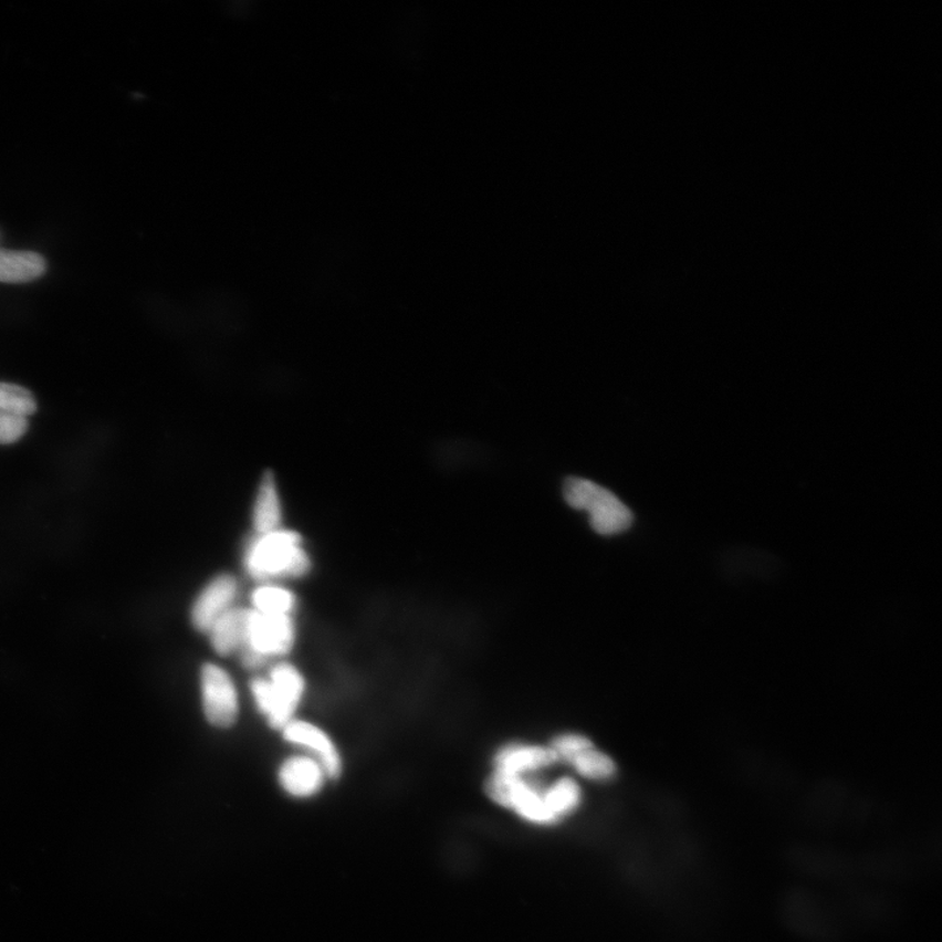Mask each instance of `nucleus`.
Returning <instances> with one entry per match:
<instances>
[{
  "label": "nucleus",
  "mask_w": 942,
  "mask_h": 942,
  "mask_svg": "<svg viewBox=\"0 0 942 942\" xmlns=\"http://www.w3.org/2000/svg\"><path fill=\"white\" fill-rule=\"evenodd\" d=\"M247 568L255 579L276 576H302L308 573L311 562L302 547V537L295 532L278 530L260 535L247 553Z\"/></svg>",
  "instance_id": "1"
},
{
  "label": "nucleus",
  "mask_w": 942,
  "mask_h": 942,
  "mask_svg": "<svg viewBox=\"0 0 942 942\" xmlns=\"http://www.w3.org/2000/svg\"><path fill=\"white\" fill-rule=\"evenodd\" d=\"M563 495L569 506L589 513L590 526L598 534L624 533L632 525L631 510L614 492L595 482L577 477L567 478Z\"/></svg>",
  "instance_id": "2"
},
{
  "label": "nucleus",
  "mask_w": 942,
  "mask_h": 942,
  "mask_svg": "<svg viewBox=\"0 0 942 942\" xmlns=\"http://www.w3.org/2000/svg\"><path fill=\"white\" fill-rule=\"evenodd\" d=\"M201 680L207 720L218 728H230L239 715L238 692L231 677L224 669L206 663Z\"/></svg>",
  "instance_id": "3"
},
{
  "label": "nucleus",
  "mask_w": 942,
  "mask_h": 942,
  "mask_svg": "<svg viewBox=\"0 0 942 942\" xmlns=\"http://www.w3.org/2000/svg\"><path fill=\"white\" fill-rule=\"evenodd\" d=\"M294 625L289 614L270 616L253 610L249 622L247 643L242 648L252 649L263 658L271 655L287 653L294 645Z\"/></svg>",
  "instance_id": "4"
},
{
  "label": "nucleus",
  "mask_w": 942,
  "mask_h": 942,
  "mask_svg": "<svg viewBox=\"0 0 942 942\" xmlns=\"http://www.w3.org/2000/svg\"><path fill=\"white\" fill-rule=\"evenodd\" d=\"M304 692V680L290 663H280L271 672L269 723L275 730H284L291 723Z\"/></svg>",
  "instance_id": "5"
},
{
  "label": "nucleus",
  "mask_w": 942,
  "mask_h": 942,
  "mask_svg": "<svg viewBox=\"0 0 942 942\" xmlns=\"http://www.w3.org/2000/svg\"><path fill=\"white\" fill-rule=\"evenodd\" d=\"M238 594V583L230 575L218 576L199 595L191 610V622L197 630L209 632L217 619L227 610Z\"/></svg>",
  "instance_id": "6"
},
{
  "label": "nucleus",
  "mask_w": 942,
  "mask_h": 942,
  "mask_svg": "<svg viewBox=\"0 0 942 942\" xmlns=\"http://www.w3.org/2000/svg\"><path fill=\"white\" fill-rule=\"evenodd\" d=\"M559 763L552 747L517 745L505 746L494 758V771L504 775L525 776Z\"/></svg>",
  "instance_id": "7"
},
{
  "label": "nucleus",
  "mask_w": 942,
  "mask_h": 942,
  "mask_svg": "<svg viewBox=\"0 0 942 942\" xmlns=\"http://www.w3.org/2000/svg\"><path fill=\"white\" fill-rule=\"evenodd\" d=\"M284 737L316 753L320 765L332 779H337L341 775L342 762L337 747L317 726L305 722H291L284 728Z\"/></svg>",
  "instance_id": "8"
},
{
  "label": "nucleus",
  "mask_w": 942,
  "mask_h": 942,
  "mask_svg": "<svg viewBox=\"0 0 942 942\" xmlns=\"http://www.w3.org/2000/svg\"><path fill=\"white\" fill-rule=\"evenodd\" d=\"M325 775L318 762L306 756H295L283 763L280 782L287 794L295 797H310L323 788Z\"/></svg>",
  "instance_id": "9"
},
{
  "label": "nucleus",
  "mask_w": 942,
  "mask_h": 942,
  "mask_svg": "<svg viewBox=\"0 0 942 942\" xmlns=\"http://www.w3.org/2000/svg\"><path fill=\"white\" fill-rule=\"evenodd\" d=\"M253 610L230 609L210 628L211 643L219 655H231L247 643Z\"/></svg>",
  "instance_id": "10"
},
{
  "label": "nucleus",
  "mask_w": 942,
  "mask_h": 942,
  "mask_svg": "<svg viewBox=\"0 0 942 942\" xmlns=\"http://www.w3.org/2000/svg\"><path fill=\"white\" fill-rule=\"evenodd\" d=\"M44 257L34 252L0 249V283H28L45 274Z\"/></svg>",
  "instance_id": "11"
},
{
  "label": "nucleus",
  "mask_w": 942,
  "mask_h": 942,
  "mask_svg": "<svg viewBox=\"0 0 942 942\" xmlns=\"http://www.w3.org/2000/svg\"><path fill=\"white\" fill-rule=\"evenodd\" d=\"M282 509L274 474L268 471L262 477L259 494H257L253 523L260 535L280 530Z\"/></svg>",
  "instance_id": "12"
},
{
  "label": "nucleus",
  "mask_w": 942,
  "mask_h": 942,
  "mask_svg": "<svg viewBox=\"0 0 942 942\" xmlns=\"http://www.w3.org/2000/svg\"><path fill=\"white\" fill-rule=\"evenodd\" d=\"M577 774L592 782H608L616 776V763L608 754L597 751L595 745L584 749L567 761Z\"/></svg>",
  "instance_id": "13"
},
{
  "label": "nucleus",
  "mask_w": 942,
  "mask_h": 942,
  "mask_svg": "<svg viewBox=\"0 0 942 942\" xmlns=\"http://www.w3.org/2000/svg\"><path fill=\"white\" fill-rule=\"evenodd\" d=\"M546 802L550 810L558 823L574 815L582 804V789L573 777H561L545 789Z\"/></svg>",
  "instance_id": "14"
},
{
  "label": "nucleus",
  "mask_w": 942,
  "mask_h": 942,
  "mask_svg": "<svg viewBox=\"0 0 942 942\" xmlns=\"http://www.w3.org/2000/svg\"><path fill=\"white\" fill-rule=\"evenodd\" d=\"M0 410L30 418L38 411L32 393L20 385L0 383Z\"/></svg>",
  "instance_id": "15"
},
{
  "label": "nucleus",
  "mask_w": 942,
  "mask_h": 942,
  "mask_svg": "<svg viewBox=\"0 0 942 942\" xmlns=\"http://www.w3.org/2000/svg\"><path fill=\"white\" fill-rule=\"evenodd\" d=\"M253 604L255 611L270 614V616H283L294 608L295 597L289 590L265 587L254 592Z\"/></svg>",
  "instance_id": "16"
},
{
  "label": "nucleus",
  "mask_w": 942,
  "mask_h": 942,
  "mask_svg": "<svg viewBox=\"0 0 942 942\" xmlns=\"http://www.w3.org/2000/svg\"><path fill=\"white\" fill-rule=\"evenodd\" d=\"M30 428L28 418L0 410V446H10L19 441Z\"/></svg>",
  "instance_id": "17"
},
{
  "label": "nucleus",
  "mask_w": 942,
  "mask_h": 942,
  "mask_svg": "<svg viewBox=\"0 0 942 942\" xmlns=\"http://www.w3.org/2000/svg\"><path fill=\"white\" fill-rule=\"evenodd\" d=\"M592 745H594V742L582 736V734L568 733L556 737L550 747L558 755L559 762L567 763L575 754L580 753L584 749Z\"/></svg>",
  "instance_id": "18"
}]
</instances>
